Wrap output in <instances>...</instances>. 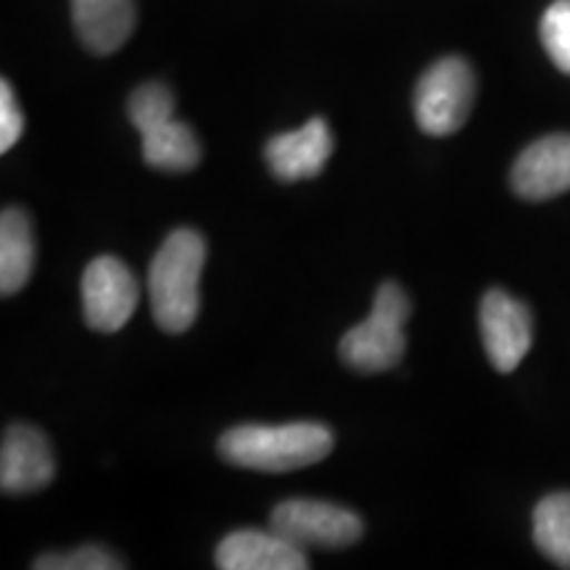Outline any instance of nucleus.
I'll list each match as a JSON object with an SVG mask.
<instances>
[{
	"label": "nucleus",
	"mask_w": 570,
	"mask_h": 570,
	"mask_svg": "<svg viewBox=\"0 0 570 570\" xmlns=\"http://www.w3.org/2000/svg\"><path fill=\"white\" fill-rule=\"evenodd\" d=\"M331 452L333 431L312 420L283 425H238L219 439V458L256 473H291L315 465Z\"/></svg>",
	"instance_id": "nucleus-1"
},
{
	"label": "nucleus",
	"mask_w": 570,
	"mask_h": 570,
	"mask_svg": "<svg viewBox=\"0 0 570 570\" xmlns=\"http://www.w3.org/2000/svg\"><path fill=\"white\" fill-rule=\"evenodd\" d=\"M206 240L202 233L180 227L169 233L148 267V298L156 325L167 333H185L202 309V275Z\"/></svg>",
	"instance_id": "nucleus-2"
},
{
	"label": "nucleus",
	"mask_w": 570,
	"mask_h": 570,
	"mask_svg": "<svg viewBox=\"0 0 570 570\" xmlns=\"http://www.w3.org/2000/svg\"><path fill=\"white\" fill-rule=\"evenodd\" d=\"M127 114L142 140V159L161 173H190L202 161V142L175 119V96L167 85L146 82L130 96Z\"/></svg>",
	"instance_id": "nucleus-3"
},
{
	"label": "nucleus",
	"mask_w": 570,
	"mask_h": 570,
	"mask_svg": "<svg viewBox=\"0 0 570 570\" xmlns=\"http://www.w3.org/2000/svg\"><path fill=\"white\" fill-rule=\"evenodd\" d=\"M410 315V296L399 288V283H383L375 294L370 317L341 338V360L356 373H386L396 367L407 348L404 323Z\"/></svg>",
	"instance_id": "nucleus-4"
},
{
	"label": "nucleus",
	"mask_w": 570,
	"mask_h": 570,
	"mask_svg": "<svg viewBox=\"0 0 570 570\" xmlns=\"http://www.w3.org/2000/svg\"><path fill=\"white\" fill-rule=\"evenodd\" d=\"M475 101V75L460 56H446L420 77L415 88L417 127L433 138H446L468 122Z\"/></svg>",
	"instance_id": "nucleus-5"
},
{
	"label": "nucleus",
	"mask_w": 570,
	"mask_h": 570,
	"mask_svg": "<svg viewBox=\"0 0 570 570\" xmlns=\"http://www.w3.org/2000/svg\"><path fill=\"white\" fill-rule=\"evenodd\" d=\"M269 529L283 533L302 550H344L362 539L356 512L323 499H285L269 515Z\"/></svg>",
	"instance_id": "nucleus-6"
},
{
	"label": "nucleus",
	"mask_w": 570,
	"mask_h": 570,
	"mask_svg": "<svg viewBox=\"0 0 570 570\" xmlns=\"http://www.w3.org/2000/svg\"><path fill=\"white\" fill-rule=\"evenodd\" d=\"M82 317L90 331L117 333L130 323L140 302L132 269L117 256H98L82 273Z\"/></svg>",
	"instance_id": "nucleus-7"
},
{
	"label": "nucleus",
	"mask_w": 570,
	"mask_h": 570,
	"mask_svg": "<svg viewBox=\"0 0 570 570\" xmlns=\"http://www.w3.org/2000/svg\"><path fill=\"white\" fill-rule=\"evenodd\" d=\"M481 338L489 362L499 373H512L533 344V317L529 306L504 291L491 288L481 302Z\"/></svg>",
	"instance_id": "nucleus-8"
},
{
	"label": "nucleus",
	"mask_w": 570,
	"mask_h": 570,
	"mask_svg": "<svg viewBox=\"0 0 570 570\" xmlns=\"http://www.w3.org/2000/svg\"><path fill=\"white\" fill-rule=\"evenodd\" d=\"M56 475L51 441L38 428L17 423L3 433L0 446V489L11 497L42 491Z\"/></svg>",
	"instance_id": "nucleus-9"
},
{
	"label": "nucleus",
	"mask_w": 570,
	"mask_h": 570,
	"mask_svg": "<svg viewBox=\"0 0 570 570\" xmlns=\"http://www.w3.org/2000/svg\"><path fill=\"white\" fill-rule=\"evenodd\" d=\"M512 190L525 202H550L570 190V135L554 132L531 142L512 167Z\"/></svg>",
	"instance_id": "nucleus-10"
},
{
	"label": "nucleus",
	"mask_w": 570,
	"mask_h": 570,
	"mask_svg": "<svg viewBox=\"0 0 570 570\" xmlns=\"http://www.w3.org/2000/svg\"><path fill=\"white\" fill-rule=\"evenodd\" d=\"M214 562L223 570H304L306 550L275 529L233 531L219 541Z\"/></svg>",
	"instance_id": "nucleus-11"
},
{
	"label": "nucleus",
	"mask_w": 570,
	"mask_h": 570,
	"mask_svg": "<svg viewBox=\"0 0 570 570\" xmlns=\"http://www.w3.org/2000/svg\"><path fill=\"white\" fill-rule=\"evenodd\" d=\"M333 154V135L325 119H309L294 132H281L267 142L265 159L273 175L283 183L317 177Z\"/></svg>",
	"instance_id": "nucleus-12"
},
{
	"label": "nucleus",
	"mask_w": 570,
	"mask_h": 570,
	"mask_svg": "<svg viewBox=\"0 0 570 570\" xmlns=\"http://www.w3.org/2000/svg\"><path fill=\"white\" fill-rule=\"evenodd\" d=\"M71 21L90 53L109 56L130 40L138 11L135 0H71Z\"/></svg>",
	"instance_id": "nucleus-13"
},
{
	"label": "nucleus",
	"mask_w": 570,
	"mask_h": 570,
	"mask_svg": "<svg viewBox=\"0 0 570 570\" xmlns=\"http://www.w3.org/2000/svg\"><path fill=\"white\" fill-rule=\"evenodd\" d=\"M35 269V227L30 214L6 206L0 214V294L13 296L24 288Z\"/></svg>",
	"instance_id": "nucleus-14"
},
{
	"label": "nucleus",
	"mask_w": 570,
	"mask_h": 570,
	"mask_svg": "<svg viewBox=\"0 0 570 570\" xmlns=\"http://www.w3.org/2000/svg\"><path fill=\"white\" fill-rule=\"evenodd\" d=\"M533 541L554 566L570 570V491H554L537 504Z\"/></svg>",
	"instance_id": "nucleus-15"
},
{
	"label": "nucleus",
	"mask_w": 570,
	"mask_h": 570,
	"mask_svg": "<svg viewBox=\"0 0 570 570\" xmlns=\"http://www.w3.org/2000/svg\"><path fill=\"white\" fill-rule=\"evenodd\" d=\"M539 35L554 67L570 75V0H554L541 17Z\"/></svg>",
	"instance_id": "nucleus-16"
},
{
	"label": "nucleus",
	"mask_w": 570,
	"mask_h": 570,
	"mask_svg": "<svg viewBox=\"0 0 570 570\" xmlns=\"http://www.w3.org/2000/svg\"><path fill=\"white\" fill-rule=\"evenodd\" d=\"M38 570H114L125 568V562L98 544L80 547V550L67 554H42L35 560Z\"/></svg>",
	"instance_id": "nucleus-17"
},
{
	"label": "nucleus",
	"mask_w": 570,
	"mask_h": 570,
	"mask_svg": "<svg viewBox=\"0 0 570 570\" xmlns=\"http://www.w3.org/2000/svg\"><path fill=\"white\" fill-rule=\"evenodd\" d=\"M24 132V114L17 104V92L11 82H0V151L9 154Z\"/></svg>",
	"instance_id": "nucleus-18"
}]
</instances>
